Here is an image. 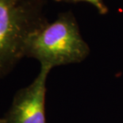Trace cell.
Segmentation results:
<instances>
[{
    "instance_id": "3",
    "label": "cell",
    "mask_w": 123,
    "mask_h": 123,
    "mask_svg": "<svg viewBox=\"0 0 123 123\" xmlns=\"http://www.w3.org/2000/svg\"><path fill=\"white\" fill-rule=\"evenodd\" d=\"M51 70L41 66L33 82L17 91L8 111L0 117V123H46V82Z\"/></svg>"
},
{
    "instance_id": "2",
    "label": "cell",
    "mask_w": 123,
    "mask_h": 123,
    "mask_svg": "<svg viewBox=\"0 0 123 123\" xmlns=\"http://www.w3.org/2000/svg\"><path fill=\"white\" fill-rule=\"evenodd\" d=\"M89 54V45L71 11L61 13L54 22H46L30 37L25 49V57L51 69L80 63Z\"/></svg>"
},
{
    "instance_id": "4",
    "label": "cell",
    "mask_w": 123,
    "mask_h": 123,
    "mask_svg": "<svg viewBox=\"0 0 123 123\" xmlns=\"http://www.w3.org/2000/svg\"><path fill=\"white\" fill-rule=\"evenodd\" d=\"M58 2H67V3H76L80 2H88L97 9L100 14H106L108 13V7L103 2V0H55Z\"/></svg>"
},
{
    "instance_id": "1",
    "label": "cell",
    "mask_w": 123,
    "mask_h": 123,
    "mask_svg": "<svg viewBox=\"0 0 123 123\" xmlns=\"http://www.w3.org/2000/svg\"><path fill=\"white\" fill-rule=\"evenodd\" d=\"M44 0H0V79L25 57L29 39L48 22Z\"/></svg>"
}]
</instances>
